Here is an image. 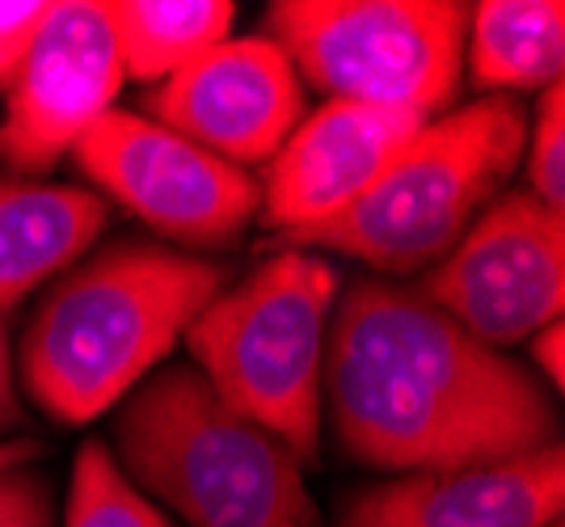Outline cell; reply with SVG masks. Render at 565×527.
Listing matches in <instances>:
<instances>
[{
    "label": "cell",
    "instance_id": "6da1fadb",
    "mask_svg": "<svg viewBox=\"0 0 565 527\" xmlns=\"http://www.w3.org/2000/svg\"><path fill=\"white\" fill-rule=\"evenodd\" d=\"M321 409L333 439L367 469L456 473L562 448L541 380L414 288L359 279L326 330Z\"/></svg>",
    "mask_w": 565,
    "mask_h": 527
},
{
    "label": "cell",
    "instance_id": "7a4b0ae2",
    "mask_svg": "<svg viewBox=\"0 0 565 527\" xmlns=\"http://www.w3.org/2000/svg\"><path fill=\"white\" fill-rule=\"evenodd\" d=\"M228 283V266L152 240H115L72 266L30 316L25 392L55 422H94L178 346Z\"/></svg>",
    "mask_w": 565,
    "mask_h": 527
},
{
    "label": "cell",
    "instance_id": "3957f363",
    "mask_svg": "<svg viewBox=\"0 0 565 527\" xmlns=\"http://www.w3.org/2000/svg\"><path fill=\"white\" fill-rule=\"evenodd\" d=\"M118 469L186 527H317L305 464L224 406L194 367H166L115 418Z\"/></svg>",
    "mask_w": 565,
    "mask_h": 527
},
{
    "label": "cell",
    "instance_id": "277c9868",
    "mask_svg": "<svg viewBox=\"0 0 565 527\" xmlns=\"http://www.w3.org/2000/svg\"><path fill=\"white\" fill-rule=\"evenodd\" d=\"M527 110L519 97H477L430 119L342 216L275 237L279 249H330L380 275H426L472 228L523 161Z\"/></svg>",
    "mask_w": 565,
    "mask_h": 527
},
{
    "label": "cell",
    "instance_id": "5b68a950",
    "mask_svg": "<svg viewBox=\"0 0 565 527\" xmlns=\"http://www.w3.org/2000/svg\"><path fill=\"white\" fill-rule=\"evenodd\" d=\"M338 270L308 249H279L190 321L194 372L224 406L270 431L300 464L321 452V363Z\"/></svg>",
    "mask_w": 565,
    "mask_h": 527
},
{
    "label": "cell",
    "instance_id": "8992f818",
    "mask_svg": "<svg viewBox=\"0 0 565 527\" xmlns=\"http://www.w3.org/2000/svg\"><path fill=\"white\" fill-rule=\"evenodd\" d=\"M469 18L472 4L460 0H275L262 13V39L326 101L435 119L460 94Z\"/></svg>",
    "mask_w": 565,
    "mask_h": 527
},
{
    "label": "cell",
    "instance_id": "52a82bcc",
    "mask_svg": "<svg viewBox=\"0 0 565 527\" xmlns=\"http://www.w3.org/2000/svg\"><path fill=\"white\" fill-rule=\"evenodd\" d=\"M72 157L97 191L186 249H224L262 212V186L249 169L220 161L136 110H106Z\"/></svg>",
    "mask_w": 565,
    "mask_h": 527
},
{
    "label": "cell",
    "instance_id": "ba28073f",
    "mask_svg": "<svg viewBox=\"0 0 565 527\" xmlns=\"http://www.w3.org/2000/svg\"><path fill=\"white\" fill-rule=\"evenodd\" d=\"M414 291L494 351L541 334L565 304L562 212L527 191H502Z\"/></svg>",
    "mask_w": 565,
    "mask_h": 527
},
{
    "label": "cell",
    "instance_id": "9c48e42d",
    "mask_svg": "<svg viewBox=\"0 0 565 527\" xmlns=\"http://www.w3.org/2000/svg\"><path fill=\"white\" fill-rule=\"evenodd\" d=\"M122 60L97 0H60L4 94L0 161L18 173L55 169L122 89Z\"/></svg>",
    "mask_w": 565,
    "mask_h": 527
},
{
    "label": "cell",
    "instance_id": "30bf717a",
    "mask_svg": "<svg viewBox=\"0 0 565 527\" xmlns=\"http://www.w3.org/2000/svg\"><path fill=\"white\" fill-rule=\"evenodd\" d=\"M143 119L161 122L228 165H266L305 119V85L270 39H224L152 85Z\"/></svg>",
    "mask_w": 565,
    "mask_h": 527
},
{
    "label": "cell",
    "instance_id": "8fae6325",
    "mask_svg": "<svg viewBox=\"0 0 565 527\" xmlns=\"http://www.w3.org/2000/svg\"><path fill=\"white\" fill-rule=\"evenodd\" d=\"M423 115L342 101L330 97L321 110L296 122V131L266 161L262 186V224L279 237L317 228L342 216L354 198L372 191L380 173L423 131Z\"/></svg>",
    "mask_w": 565,
    "mask_h": 527
},
{
    "label": "cell",
    "instance_id": "7c38bea8",
    "mask_svg": "<svg viewBox=\"0 0 565 527\" xmlns=\"http://www.w3.org/2000/svg\"><path fill=\"white\" fill-rule=\"evenodd\" d=\"M565 452L523 455L511 464L405 473L354 494L338 527H544L562 519Z\"/></svg>",
    "mask_w": 565,
    "mask_h": 527
},
{
    "label": "cell",
    "instance_id": "4fadbf2b",
    "mask_svg": "<svg viewBox=\"0 0 565 527\" xmlns=\"http://www.w3.org/2000/svg\"><path fill=\"white\" fill-rule=\"evenodd\" d=\"M106 228L97 191L68 182L0 178V316L64 275Z\"/></svg>",
    "mask_w": 565,
    "mask_h": 527
},
{
    "label": "cell",
    "instance_id": "5bb4252c",
    "mask_svg": "<svg viewBox=\"0 0 565 527\" xmlns=\"http://www.w3.org/2000/svg\"><path fill=\"white\" fill-rule=\"evenodd\" d=\"M465 64L486 97L544 94L565 73L562 0H481L472 4Z\"/></svg>",
    "mask_w": 565,
    "mask_h": 527
},
{
    "label": "cell",
    "instance_id": "9a60e30c",
    "mask_svg": "<svg viewBox=\"0 0 565 527\" xmlns=\"http://www.w3.org/2000/svg\"><path fill=\"white\" fill-rule=\"evenodd\" d=\"M102 18L122 73L161 85L228 39L236 9L228 0H102Z\"/></svg>",
    "mask_w": 565,
    "mask_h": 527
},
{
    "label": "cell",
    "instance_id": "2e32d148",
    "mask_svg": "<svg viewBox=\"0 0 565 527\" xmlns=\"http://www.w3.org/2000/svg\"><path fill=\"white\" fill-rule=\"evenodd\" d=\"M64 527H173L140 494L127 473L118 469L115 452L106 443H81L76 464H72L68 485V510H64Z\"/></svg>",
    "mask_w": 565,
    "mask_h": 527
},
{
    "label": "cell",
    "instance_id": "e0dca14e",
    "mask_svg": "<svg viewBox=\"0 0 565 527\" xmlns=\"http://www.w3.org/2000/svg\"><path fill=\"white\" fill-rule=\"evenodd\" d=\"M527 157V194L541 198L548 212L565 207V89L548 85L536 101V115L523 140Z\"/></svg>",
    "mask_w": 565,
    "mask_h": 527
},
{
    "label": "cell",
    "instance_id": "ac0fdd59",
    "mask_svg": "<svg viewBox=\"0 0 565 527\" xmlns=\"http://www.w3.org/2000/svg\"><path fill=\"white\" fill-rule=\"evenodd\" d=\"M51 0H0V89L25 64L34 39L51 18Z\"/></svg>",
    "mask_w": 565,
    "mask_h": 527
},
{
    "label": "cell",
    "instance_id": "d6986e66",
    "mask_svg": "<svg viewBox=\"0 0 565 527\" xmlns=\"http://www.w3.org/2000/svg\"><path fill=\"white\" fill-rule=\"evenodd\" d=\"M0 527H55V498L47 477L30 469L0 473Z\"/></svg>",
    "mask_w": 565,
    "mask_h": 527
},
{
    "label": "cell",
    "instance_id": "ffe728a7",
    "mask_svg": "<svg viewBox=\"0 0 565 527\" xmlns=\"http://www.w3.org/2000/svg\"><path fill=\"white\" fill-rule=\"evenodd\" d=\"M532 363L544 372V380L553 384V388H562L565 380V330L562 321H553V325H544L541 334H532Z\"/></svg>",
    "mask_w": 565,
    "mask_h": 527
},
{
    "label": "cell",
    "instance_id": "44dd1931",
    "mask_svg": "<svg viewBox=\"0 0 565 527\" xmlns=\"http://www.w3.org/2000/svg\"><path fill=\"white\" fill-rule=\"evenodd\" d=\"M22 422V406L13 392V363H9V334L0 321V431H13Z\"/></svg>",
    "mask_w": 565,
    "mask_h": 527
},
{
    "label": "cell",
    "instance_id": "7402d4cb",
    "mask_svg": "<svg viewBox=\"0 0 565 527\" xmlns=\"http://www.w3.org/2000/svg\"><path fill=\"white\" fill-rule=\"evenodd\" d=\"M34 452H39L34 439H9V443H0V473H4V469H22Z\"/></svg>",
    "mask_w": 565,
    "mask_h": 527
},
{
    "label": "cell",
    "instance_id": "603a6c76",
    "mask_svg": "<svg viewBox=\"0 0 565 527\" xmlns=\"http://www.w3.org/2000/svg\"><path fill=\"white\" fill-rule=\"evenodd\" d=\"M544 527H562V519H553V524H544Z\"/></svg>",
    "mask_w": 565,
    "mask_h": 527
}]
</instances>
